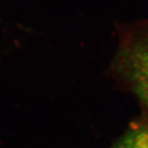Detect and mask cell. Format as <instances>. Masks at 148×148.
Segmentation results:
<instances>
[{"label": "cell", "mask_w": 148, "mask_h": 148, "mask_svg": "<svg viewBox=\"0 0 148 148\" xmlns=\"http://www.w3.org/2000/svg\"><path fill=\"white\" fill-rule=\"evenodd\" d=\"M111 148H148V124L134 125Z\"/></svg>", "instance_id": "6da1fadb"}]
</instances>
